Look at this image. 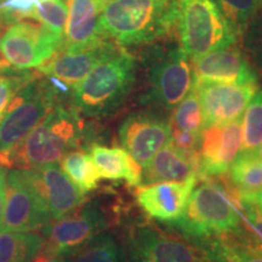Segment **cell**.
I'll use <instances>...</instances> for the list:
<instances>
[{"label": "cell", "instance_id": "cell-3", "mask_svg": "<svg viewBox=\"0 0 262 262\" xmlns=\"http://www.w3.org/2000/svg\"><path fill=\"white\" fill-rule=\"evenodd\" d=\"M170 227L202 250L220 239L242 238L244 234L239 209L216 183H204L193 189L181 217Z\"/></svg>", "mask_w": 262, "mask_h": 262}, {"label": "cell", "instance_id": "cell-33", "mask_svg": "<svg viewBox=\"0 0 262 262\" xmlns=\"http://www.w3.org/2000/svg\"><path fill=\"white\" fill-rule=\"evenodd\" d=\"M238 204L241 206L239 212H241L242 221L247 225L245 228L243 227L244 234L241 239L262 247V214L251 203L238 198Z\"/></svg>", "mask_w": 262, "mask_h": 262}, {"label": "cell", "instance_id": "cell-5", "mask_svg": "<svg viewBox=\"0 0 262 262\" xmlns=\"http://www.w3.org/2000/svg\"><path fill=\"white\" fill-rule=\"evenodd\" d=\"M84 140L80 114L73 107L56 102L26 137L11 160V166L38 169L60 162Z\"/></svg>", "mask_w": 262, "mask_h": 262}, {"label": "cell", "instance_id": "cell-12", "mask_svg": "<svg viewBox=\"0 0 262 262\" xmlns=\"http://www.w3.org/2000/svg\"><path fill=\"white\" fill-rule=\"evenodd\" d=\"M123 148L145 169L156 153L171 142L170 120L156 111L134 112L118 129Z\"/></svg>", "mask_w": 262, "mask_h": 262}, {"label": "cell", "instance_id": "cell-10", "mask_svg": "<svg viewBox=\"0 0 262 262\" xmlns=\"http://www.w3.org/2000/svg\"><path fill=\"white\" fill-rule=\"evenodd\" d=\"M126 262H212L202 249L152 224H136L124 237Z\"/></svg>", "mask_w": 262, "mask_h": 262}, {"label": "cell", "instance_id": "cell-13", "mask_svg": "<svg viewBox=\"0 0 262 262\" xmlns=\"http://www.w3.org/2000/svg\"><path fill=\"white\" fill-rule=\"evenodd\" d=\"M258 85L195 81L192 89L201 102L205 125L227 124L239 119L257 91Z\"/></svg>", "mask_w": 262, "mask_h": 262}, {"label": "cell", "instance_id": "cell-11", "mask_svg": "<svg viewBox=\"0 0 262 262\" xmlns=\"http://www.w3.org/2000/svg\"><path fill=\"white\" fill-rule=\"evenodd\" d=\"M52 221L47 205L22 169L5 176V206L0 232H32Z\"/></svg>", "mask_w": 262, "mask_h": 262}, {"label": "cell", "instance_id": "cell-15", "mask_svg": "<svg viewBox=\"0 0 262 262\" xmlns=\"http://www.w3.org/2000/svg\"><path fill=\"white\" fill-rule=\"evenodd\" d=\"M193 83H217L258 85V73L247 55L238 47L215 50L203 56L192 58Z\"/></svg>", "mask_w": 262, "mask_h": 262}, {"label": "cell", "instance_id": "cell-23", "mask_svg": "<svg viewBox=\"0 0 262 262\" xmlns=\"http://www.w3.org/2000/svg\"><path fill=\"white\" fill-rule=\"evenodd\" d=\"M67 262H126L124 247L112 234L102 232L68 257Z\"/></svg>", "mask_w": 262, "mask_h": 262}, {"label": "cell", "instance_id": "cell-6", "mask_svg": "<svg viewBox=\"0 0 262 262\" xmlns=\"http://www.w3.org/2000/svg\"><path fill=\"white\" fill-rule=\"evenodd\" d=\"M60 88L49 78L29 81L10 101L0 119V164L11 166V160L29 133L58 102Z\"/></svg>", "mask_w": 262, "mask_h": 262}, {"label": "cell", "instance_id": "cell-21", "mask_svg": "<svg viewBox=\"0 0 262 262\" xmlns=\"http://www.w3.org/2000/svg\"><path fill=\"white\" fill-rule=\"evenodd\" d=\"M198 162L186 156L171 143L156 153L148 165L143 169L146 183L164 181H183L196 176Z\"/></svg>", "mask_w": 262, "mask_h": 262}, {"label": "cell", "instance_id": "cell-31", "mask_svg": "<svg viewBox=\"0 0 262 262\" xmlns=\"http://www.w3.org/2000/svg\"><path fill=\"white\" fill-rule=\"evenodd\" d=\"M39 75L34 72L19 71L14 68H0V119L14 98L26 84Z\"/></svg>", "mask_w": 262, "mask_h": 262}, {"label": "cell", "instance_id": "cell-16", "mask_svg": "<svg viewBox=\"0 0 262 262\" xmlns=\"http://www.w3.org/2000/svg\"><path fill=\"white\" fill-rule=\"evenodd\" d=\"M22 170L47 205L52 220L63 217L85 202L84 193L80 192L56 163L38 169Z\"/></svg>", "mask_w": 262, "mask_h": 262}, {"label": "cell", "instance_id": "cell-30", "mask_svg": "<svg viewBox=\"0 0 262 262\" xmlns=\"http://www.w3.org/2000/svg\"><path fill=\"white\" fill-rule=\"evenodd\" d=\"M67 14L68 10L64 0H37L26 18L40 22L51 31L64 37Z\"/></svg>", "mask_w": 262, "mask_h": 262}, {"label": "cell", "instance_id": "cell-34", "mask_svg": "<svg viewBox=\"0 0 262 262\" xmlns=\"http://www.w3.org/2000/svg\"><path fill=\"white\" fill-rule=\"evenodd\" d=\"M68 257L67 256H62V255H55V254H50L48 251L41 250L39 251V254L34 257V260L32 262H67Z\"/></svg>", "mask_w": 262, "mask_h": 262}, {"label": "cell", "instance_id": "cell-9", "mask_svg": "<svg viewBox=\"0 0 262 262\" xmlns=\"http://www.w3.org/2000/svg\"><path fill=\"white\" fill-rule=\"evenodd\" d=\"M63 44V37L34 19L9 25L0 38V68L26 71L44 64Z\"/></svg>", "mask_w": 262, "mask_h": 262}, {"label": "cell", "instance_id": "cell-18", "mask_svg": "<svg viewBox=\"0 0 262 262\" xmlns=\"http://www.w3.org/2000/svg\"><path fill=\"white\" fill-rule=\"evenodd\" d=\"M67 5L63 44L60 49L80 51L97 48L107 42L100 27V14L95 0H64Z\"/></svg>", "mask_w": 262, "mask_h": 262}, {"label": "cell", "instance_id": "cell-38", "mask_svg": "<svg viewBox=\"0 0 262 262\" xmlns=\"http://www.w3.org/2000/svg\"><path fill=\"white\" fill-rule=\"evenodd\" d=\"M255 153H256V155H257V157H258V158H260V159L262 160V143H261V145H260V146H258V147H257V149H256V150H255Z\"/></svg>", "mask_w": 262, "mask_h": 262}, {"label": "cell", "instance_id": "cell-29", "mask_svg": "<svg viewBox=\"0 0 262 262\" xmlns=\"http://www.w3.org/2000/svg\"><path fill=\"white\" fill-rule=\"evenodd\" d=\"M262 143V89L257 90L245 108L242 120L241 152L256 150Z\"/></svg>", "mask_w": 262, "mask_h": 262}, {"label": "cell", "instance_id": "cell-1", "mask_svg": "<svg viewBox=\"0 0 262 262\" xmlns=\"http://www.w3.org/2000/svg\"><path fill=\"white\" fill-rule=\"evenodd\" d=\"M135 77V58L113 42L89 74L72 89L71 106L95 119L112 116L125 102Z\"/></svg>", "mask_w": 262, "mask_h": 262}, {"label": "cell", "instance_id": "cell-2", "mask_svg": "<svg viewBox=\"0 0 262 262\" xmlns=\"http://www.w3.org/2000/svg\"><path fill=\"white\" fill-rule=\"evenodd\" d=\"M180 0H113L100 14L106 38L119 47L147 45L178 28Z\"/></svg>", "mask_w": 262, "mask_h": 262}, {"label": "cell", "instance_id": "cell-19", "mask_svg": "<svg viewBox=\"0 0 262 262\" xmlns=\"http://www.w3.org/2000/svg\"><path fill=\"white\" fill-rule=\"evenodd\" d=\"M112 44V40H108L97 48L80 51H67L58 49L37 70L39 73L44 74L54 81L60 89L72 90L89 74L94 66Z\"/></svg>", "mask_w": 262, "mask_h": 262}, {"label": "cell", "instance_id": "cell-36", "mask_svg": "<svg viewBox=\"0 0 262 262\" xmlns=\"http://www.w3.org/2000/svg\"><path fill=\"white\" fill-rule=\"evenodd\" d=\"M239 199L242 201L249 202L251 204H254L258 209V211L262 214V191L258 193H243L239 192Z\"/></svg>", "mask_w": 262, "mask_h": 262}, {"label": "cell", "instance_id": "cell-39", "mask_svg": "<svg viewBox=\"0 0 262 262\" xmlns=\"http://www.w3.org/2000/svg\"><path fill=\"white\" fill-rule=\"evenodd\" d=\"M5 24L4 22L2 21V18H0V38H2V35H3V33H4V27H5Z\"/></svg>", "mask_w": 262, "mask_h": 262}, {"label": "cell", "instance_id": "cell-8", "mask_svg": "<svg viewBox=\"0 0 262 262\" xmlns=\"http://www.w3.org/2000/svg\"><path fill=\"white\" fill-rule=\"evenodd\" d=\"M114 216L100 199L83 203L63 217L52 220L41 228L42 250L70 257L91 239L110 227Z\"/></svg>", "mask_w": 262, "mask_h": 262}, {"label": "cell", "instance_id": "cell-27", "mask_svg": "<svg viewBox=\"0 0 262 262\" xmlns=\"http://www.w3.org/2000/svg\"><path fill=\"white\" fill-rule=\"evenodd\" d=\"M211 2L241 39L250 22L262 12V0H211Z\"/></svg>", "mask_w": 262, "mask_h": 262}, {"label": "cell", "instance_id": "cell-7", "mask_svg": "<svg viewBox=\"0 0 262 262\" xmlns=\"http://www.w3.org/2000/svg\"><path fill=\"white\" fill-rule=\"evenodd\" d=\"M178 31L191 60L233 47L241 39L211 0H180Z\"/></svg>", "mask_w": 262, "mask_h": 262}, {"label": "cell", "instance_id": "cell-37", "mask_svg": "<svg viewBox=\"0 0 262 262\" xmlns=\"http://www.w3.org/2000/svg\"><path fill=\"white\" fill-rule=\"evenodd\" d=\"M113 0H95V3H96L97 8L100 11H102V9L104 8V6L110 4V3H112Z\"/></svg>", "mask_w": 262, "mask_h": 262}, {"label": "cell", "instance_id": "cell-14", "mask_svg": "<svg viewBox=\"0 0 262 262\" xmlns=\"http://www.w3.org/2000/svg\"><path fill=\"white\" fill-rule=\"evenodd\" d=\"M241 148V118L227 124L205 125L199 136L196 148L198 170L210 176L224 175L229 171Z\"/></svg>", "mask_w": 262, "mask_h": 262}, {"label": "cell", "instance_id": "cell-24", "mask_svg": "<svg viewBox=\"0 0 262 262\" xmlns=\"http://www.w3.org/2000/svg\"><path fill=\"white\" fill-rule=\"evenodd\" d=\"M204 251L212 262H262V247L235 237L216 241Z\"/></svg>", "mask_w": 262, "mask_h": 262}, {"label": "cell", "instance_id": "cell-4", "mask_svg": "<svg viewBox=\"0 0 262 262\" xmlns=\"http://www.w3.org/2000/svg\"><path fill=\"white\" fill-rule=\"evenodd\" d=\"M141 62L145 91L140 102L156 112H171L193 88L191 57L179 42H152Z\"/></svg>", "mask_w": 262, "mask_h": 262}, {"label": "cell", "instance_id": "cell-17", "mask_svg": "<svg viewBox=\"0 0 262 262\" xmlns=\"http://www.w3.org/2000/svg\"><path fill=\"white\" fill-rule=\"evenodd\" d=\"M195 183L196 176L183 181L147 183L137 187L135 198L148 217L170 225L181 217Z\"/></svg>", "mask_w": 262, "mask_h": 262}, {"label": "cell", "instance_id": "cell-32", "mask_svg": "<svg viewBox=\"0 0 262 262\" xmlns=\"http://www.w3.org/2000/svg\"><path fill=\"white\" fill-rule=\"evenodd\" d=\"M243 47L251 64L262 74V12L250 22L243 35Z\"/></svg>", "mask_w": 262, "mask_h": 262}, {"label": "cell", "instance_id": "cell-35", "mask_svg": "<svg viewBox=\"0 0 262 262\" xmlns=\"http://www.w3.org/2000/svg\"><path fill=\"white\" fill-rule=\"evenodd\" d=\"M5 176H6L5 166L0 164V226H2L3 214H4V206H5Z\"/></svg>", "mask_w": 262, "mask_h": 262}, {"label": "cell", "instance_id": "cell-22", "mask_svg": "<svg viewBox=\"0 0 262 262\" xmlns=\"http://www.w3.org/2000/svg\"><path fill=\"white\" fill-rule=\"evenodd\" d=\"M44 245L34 232H0V262H32Z\"/></svg>", "mask_w": 262, "mask_h": 262}, {"label": "cell", "instance_id": "cell-25", "mask_svg": "<svg viewBox=\"0 0 262 262\" xmlns=\"http://www.w3.org/2000/svg\"><path fill=\"white\" fill-rule=\"evenodd\" d=\"M60 163L63 172L84 194L97 188L101 176L88 153L71 150Z\"/></svg>", "mask_w": 262, "mask_h": 262}, {"label": "cell", "instance_id": "cell-28", "mask_svg": "<svg viewBox=\"0 0 262 262\" xmlns=\"http://www.w3.org/2000/svg\"><path fill=\"white\" fill-rule=\"evenodd\" d=\"M170 124L175 129L201 135L203 127L205 126V120L201 102L194 90L189 91L187 96L173 108Z\"/></svg>", "mask_w": 262, "mask_h": 262}, {"label": "cell", "instance_id": "cell-26", "mask_svg": "<svg viewBox=\"0 0 262 262\" xmlns=\"http://www.w3.org/2000/svg\"><path fill=\"white\" fill-rule=\"evenodd\" d=\"M231 180L243 193H258L262 191V160L255 150L239 152L232 163Z\"/></svg>", "mask_w": 262, "mask_h": 262}, {"label": "cell", "instance_id": "cell-20", "mask_svg": "<svg viewBox=\"0 0 262 262\" xmlns=\"http://www.w3.org/2000/svg\"><path fill=\"white\" fill-rule=\"evenodd\" d=\"M89 156L101 179L125 181L131 187H139L142 183V166L124 148L93 143Z\"/></svg>", "mask_w": 262, "mask_h": 262}]
</instances>
